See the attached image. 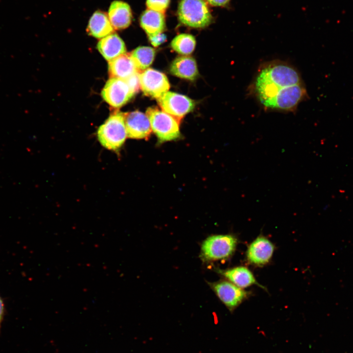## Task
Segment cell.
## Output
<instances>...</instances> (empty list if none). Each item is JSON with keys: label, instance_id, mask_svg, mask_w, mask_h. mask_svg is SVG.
<instances>
[{"label": "cell", "instance_id": "d4e9b609", "mask_svg": "<svg viewBox=\"0 0 353 353\" xmlns=\"http://www.w3.org/2000/svg\"><path fill=\"white\" fill-rule=\"evenodd\" d=\"M212 6H223L226 5L230 0H204Z\"/></svg>", "mask_w": 353, "mask_h": 353}, {"label": "cell", "instance_id": "d6986e66", "mask_svg": "<svg viewBox=\"0 0 353 353\" xmlns=\"http://www.w3.org/2000/svg\"><path fill=\"white\" fill-rule=\"evenodd\" d=\"M220 273L231 283L241 288L253 284L259 285L250 270L244 266L222 270Z\"/></svg>", "mask_w": 353, "mask_h": 353}, {"label": "cell", "instance_id": "6da1fadb", "mask_svg": "<svg viewBox=\"0 0 353 353\" xmlns=\"http://www.w3.org/2000/svg\"><path fill=\"white\" fill-rule=\"evenodd\" d=\"M303 83L300 74L291 65L274 61L263 66L253 83V91L262 103L284 88Z\"/></svg>", "mask_w": 353, "mask_h": 353}, {"label": "cell", "instance_id": "8992f818", "mask_svg": "<svg viewBox=\"0 0 353 353\" xmlns=\"http://www.w3.org/2000/svg\"><path fill=\"white\" fill-rule=\"evenodd\" d=\"M307 95L305 87L301 83L284 88L261 104L267 109L293 111Z\"/></svg>", "mask_w": 353, "mask_h": 353}, {"label": "cell", "instance_id": "9c48e42d", "mask_svg": "<svg viewBox=\"0 0 353 353\" xmlns=\"http://www.w3.org/2000/svg\"><path fill=\"white\" fill-rule=\"evenodd\" d=\"M134 94L125 79L117 78L109 79L101 91L103 99L114 108L125 105Z\"/></svg>", "mask_w": 353, "mask_h": 353}, {"label": "cell", "instance_id": "2e32d148", "mask_svg": "<svg viewBox=\"0 0 353 353\" xmlns=\"http://www.w3.org/2000/svg\"><path fill=\"white\" fill-rule=\"evenodd\" d=\"M97 48L102 56L108 61L126 52L124 42L115 33H112L100 40L97 44Z\"/></svg>", "mask_w": 353, "mask_h": 353}, {"label": "cell", "instance_id": "7402d4cb", "mask_svg": "<svg viewBox=\"0 0 353 353\" xmlns=\"http://www.w3.org/2000/svg\"><path fill=\"white\" fill-rule=\"evenodd\" d=\"M170 0H147L148 9L164 14L168 8Z\"/></svg>", "mask_w": 353, "mask_h": 353}, {"label": "cell", "instance_id": "52a82bcc", "mask_svg": "<svg viewBox=\"0 0 353 353\" xmlns=\"http://www.w3.org/2000/svg\"><path fill=\"white\" fill-rule=\"evenodd\" d=\"M140 88L145 95L156 99L168 91L170 84L162 73L148 68L139 74Z\"/></svg>", "mask_w": 353, "mask_h": 353}, {"label": "cell", "instance_id": "9a60e30c", "mask_svg": "<svg viewBox=\"0 0 353 353\" xmlns=\"http://www.w3.org/2000/svg\"><path fill=\"white\" fill-rule=\"evenodd\" d=\"M170 72L177 77L189 80L196 79L199 76L196 60L188 55L176 57L170 65Z\"/></svg>", "mask_w": 353, "mask_h": 353}, {"label": "cell", "instance_id": "cb8c5ba5", "mask_svg": "<svg viewBox=\"0 0 353 353\" xmlns=\"http://www.w3.org/2000/svg\"><path fill=\"white\" fill-rule=\"evenodd\" d=\"M151 44L156 47L163 43L166 40V36L162 33L155 36L149 38Z\"/></svg>", "mask_w": 353, "mask_h": 353}, {"label": "cell", "instance_id": "4fadbf2b", "mask_svg": "<svg viewBox=\"0 0 353 353\" xmlns=\"http://www.w3.org/2000/svg\"><path fill=\"white\" fill-rule=\"evenodd\" d=\"M108 74L110 78L126 79L137 73L130 53L123 54L109 61Z\"/></svg>", "mask_w": 353, "mask_h": 353}, {"label": "cell", "instance_id": "ffe728a7", "mask_svg": "<svg viewBox=\"0 0 353 353\" xmlns=\"http://www.w3.org/2000/svg\"><path fill=\"white\" fill-rule=\"evenodd\" d=\"M130 54L135 67L141 73L148 69L152 63L155 55V50L150 47H139Z\"/></svg>", "mask_w": 353, "mask_h": 353}, {"label": "cell", "instance_id": "ba28073f", "mask_svg": "<svg viewBox=\"0 0 353 353\" xmlns=\"http://www.w3.org/2000/svg\"><path fill=\"white\" fill-rule=\"evenodd\" d=\"M157 100L163 111L179 121L195 106L194 101L190 98L173 92L168 91Z\"/></svg>", "mask_w": 353, "mask_h": 353}, {"label": "cell", "instance_id": "5b68a950", "mask_svg": "<svg viewBox=\"0 0 353 353\" xmlns=\"http://www.w3.org/2000/svg\"><path fill=\"white\" fill-rule=\"evenodd\" d=\"M237 243V238L232 235L211 236L202 244L201 258L207 262L227 258L234 252Z\"/></svg>", "mask_w": 353, "mask_h": 353}, {"label": "cell", "instance_id": "30bf717a", "mask_svg": "<svg viewBox=\"0 0 353 353\" xmlns=\"http://www.w3.org/2000/svg\"><path fill=\"white\" fill-rule=\"evenodd\" d=\"M212 287L218 298L231 311L238 306L248 295L242 288L227 281L214 283Z\"/></svg>", "mask_w": 353, "mask_h": 353}, {"label": "cell", "instance_id": "e0dca14e", "mask_svg": "<svg viewBox=\"0 0 353 353\" xmlns=\"http://www.w3.org/2000/svg\"><path fill=\"white\" fill-rule=\"evenodd\" d=\"M140 23L149 38L155 36L165 28L164 14L147 9L141 15Z\"/></svg>", "mask_w": 353, "mask_h": 353}, {"label": "cell", "instance_id": "5bb4252c", "mask_svg": "<svg viewBox=\"0 0 353 353\" xmlns=\"http://www.w3.org/2000/svg\"><path fill=\"white\" fill-rule=\"evenodd\" d=\"M108 16L113 27L117 30L127 27L131 22L132 17L129 5L119 0L114 1L111 3Z\"/></svg>", "mask_w": 353, "mask_h": 353}, {"label": "cell", "instance_id": "7c38bea8", "mask_svg": "<svg viewBox=\"0 0 353 353\" xmlns=\"http://www.w3.org/2000/svg\"><path fill=\"white\" fill-rule=\"evenodd\" d=\"M274 251V246L269 239L263 236L258 237L248 249V260L254 265H264L270 261Z\"/></svg>", "mask_w": 353, "mask_h": 353}, {"label": "cell", "instance_id": "603a6c76", "mask_svg": "<svg viewBox=\"0 0 353 353\" xmlns=\"http://www.w3.org/2000/svg\"><path fill=\"white\" fill-rule=\"evenodd\" d=\"M139 73H137L125 79L135 94L138 92L140 87L139 78Z\"/></svg>", "mask_w": 353, "mask_h": 353}, {"label": "cell", "instance_id": "ac0fdd59", "mask_svg": "<svg viewBox=\"0 0 353 353\" xmlns=\"http://www.w3.org/2000/svg\"><path fill=\"white\" fill-rule=\"evenodd\" d=\"M87 33L97 38H102L113 32V27L107 14L101 11L93 13L87 28Z\"/></svg>", "mask_w": 353, "mask_h": 353}, {"label": "cell", "instance_id": "7a4b0ae2", "mask_svg": "<svg viewBox=\"0 0 353 353\" xmlns=\"http://www.w3.org/2000/svg\"><path fill=\"white\" fill-rule=\"evenodd\" d=\"M124 113L116 111L98 128L99 142L105 149L118 151L127 137Z\"/></svg>", "mask_w": 353, "mask_h": 353}, {"label": "cell", "instance_id": "484cf974", "mask_svg": "<svg viewBox=\"0 0 353 353\" xmlns=\"http://www.w3.org/2000/svg\"><path fill=\"white\" fill-rule=\"evenodd\" d=\"M3 314V304L1 299L0 298V323L1 321Z\"/></svg>", "mask_w": 353, "mask_h": 353}, {"label": "cell", "instance_id": "44dd1931", "mask_svg": "<svg viewBox=\"0 0 353 353\" xmlns=\"http://www.w3.org/2000/svg\"><path fill=\"white\" fill-rule=\"evenodd\" d=\"M196 40L195 37L189 34L182 33L176 36L172 41V48L179 54L188 55L195 49Z\"/></svg>", "mask_w": 353, "mask_h": 353}, {"label": "cell", "instance_id": "3957f363", "mask_svg": "<svg viewBox=\"0 0 353 353\" xmlns=\"http://www.w3.org/2000/svg\"><path fill=\"white\" fill-rule=\"evenodd\" d=\"M179 21L194 28H204L212 21V16L203 0H181L177 10Z\"/></svg>", "mask_w": 353, "mask_h": 353}, {"label": "cell", "instance_id": "8fae6325", "mask_svg": "<svg viewBox=\"0 0 353 353\" xmlns=\"http://www.w3.org/2000/svg\"><path fill=\"white\" fill-rule=\"evenodd\" d=\"M125 123L127 136L132 139H146L149 137L151 128L146 114L134 111L124 113Z\"/></svg>", "mask_w": 353, "mask_h": 353}, {"label": "cell", "instance_id": "277c9868", "mask_svg": "<svg viewBox=\"0 0 353 353\" xmlns=\"http://www.w3.org/2000/svg\"><path fill=\"white\" fill-rule=\"evenodd\" d=\"M147 116L151 128L160 142L175 140L180 136V121L156 107H149Z\"/></svg>", "mask_w": 353, "mask_h": 353}]
</instances>
